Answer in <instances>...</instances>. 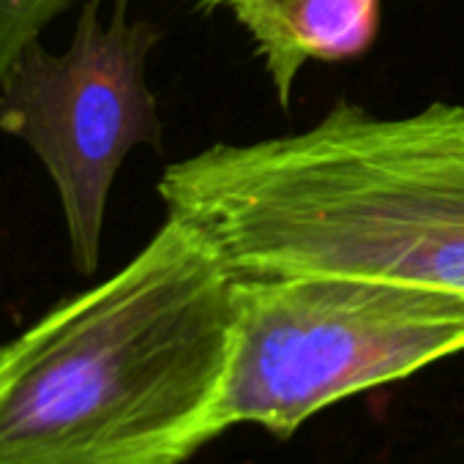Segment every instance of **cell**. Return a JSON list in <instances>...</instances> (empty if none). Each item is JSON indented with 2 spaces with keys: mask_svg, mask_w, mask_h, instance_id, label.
Returning <instances> with one entry per match:
<instances>
[{
  "mask_svg": "<svg viewBox=\"0 0 464 464\" xmlns=\"http://www.w3.org/2000/svg\"><path fill=\"white\" fill-rule=\"evenodd\" d=\"M156 191L232 276L464 295V104L380 118L336 102L306 131L172 161Z\"/></svg>",
  "mask_w": 464,
  "mask_h": 464,
  "instance_id": "cell-1",
  "label": "cell"
},
{
  "mask_svg": "<svg viewBox=\"0 0 464 464\" xmlns=\"http://www.w3.org/2000/svg\"><path fill=\"white\" fill-rule=\"evenodd\" d=\"M232 344V274L167 216L107 282L14 336L0 377V464H183Z\"/></svg>",
  "mask_w": 464,
  "mask_h": 464,
  "instance_id": "cell-2",
  "label": "cell"
},
{
  "mask_svg": "<svg viewBox=\"0 0 464 464\" xmlns=\"http://www.w3.org/2000/svg\"><path fill=\"white\" fill-rule=\"evenodd\" d=\"M464 353V295L350 276H232V344L208 440L293 437L325 407Z\"/></svg>",
  "mask_w": 464,
  "mask_h": 464,
  "instance_id": "cell-3",
  "label": "cell"
},
{
  "mask_svg": "<svg viewBox=\"0 0 464 464\" xmlns=\"http://www.w3.org/2000/svg\"><path fill=\"white\" fill-rule=\"evenodd\" d=\"M161 34L131 20L129 0H115L104 23L102 0H85L63 53L39 39L23 47L0 82V129L23 140L50 175L74 268L93 276L112 183L126 156L161 145L148 55Z\"/></svg>",
  "mask_w": 464,
  "mask_h": 464,
  "instance_id": "cell-4",
  "label": "cell"
},
{
  "mask_svg": "<svg viewBox=\"0 0 464 464\" xmlns=\"http://www.w3.org/2000/svg\"><path fill=\"white\" fill-rule=\"evenodd\" d=\"M252 36L287 110L306 61L361 58L380 31V0H224Z\"/></svg>",
  "mask_w": 464,
  "mask_h": 464,
  "instance_id": "cell-5",
  "label": "cell"
},
{
  "mask_svg": "<svg viewBox=\"0 0 464 464\" xmlns=\"http://www.w3.org/2000/svg\"><path fill=\"white\" fill-rule=\"evenodd\" d=\"M61 12H66L61 0H0V82L23 47L39 39Z\"/></svg>",
  "mask_w": 464,
  "mask_h": 464,
  "instance_id": "cell-6",
  "label": "cell"
},
{
  "mask_svg": "<svg viewBox=\"0 0 464 464\" xmlns=\"http://www.w3.org/2000/svg\"><path fill=\"white\" fill-rule=\"evenodd\" d=\"M12 350H14V339H9V342L0 344V377H4V372H6V366H9V361H12Z\"/></svg>",
  "mask_w": 464,
  "mask_h": 464,
  "instance_id": "cell-7",
  "label": "cell"
},
{
  "mask_svg": "<svg viewBox=\"0 0 464 464\" xmlns=\"http://www.w3.org/2000/svg\"><path fill=\"white\" fill-rule=\"evenodd\" d=\"M202 4H205L208 9H213V6H221V4H224V0H202Z\"/></svg>",
  "mask_w": 464,
  "mask_h": 464,
  "instance_id": "cell-8",
  "label": "cell"
},
{
  "mask_svg": "<svg viewBox=\"0 0 464 464\" xmlns=\"http://www.w3.org/2000/svg\"><path fill=\"white\" fill-rule=\"evenodd\" d=\"M61 4H63V6H66V9H69V6H72V4H74V0H61Z\"/></svg>",
  "mask_w": 464,
  "mask_h": 464,
  "instance_id": "cell-9",
  "label": "cell"
}]
</instances>
